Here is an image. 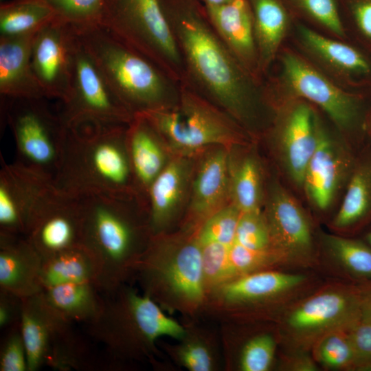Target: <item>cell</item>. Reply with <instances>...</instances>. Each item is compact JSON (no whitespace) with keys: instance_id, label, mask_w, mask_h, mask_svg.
<instances>
[{"instance_id":"1","label":"cell","mask_w":371,"mask_h":371,"mask_svg":"<svg viewBox=\"0 0 371 371\" xmlns=\"http://www.w3.org/2000/svg\"><path fill=\"white\" fill-rule=\"evenodd\" d=\"M166 14L183 57L184 82L233 118L245 121L254 105L258 80L240 65L198 10L182 6Z\"/></svg>"},{"instance_id":"2","label":"cell","mask_w":371,"mask_h":371,"mask_svg":"<svg viewBox=\"0 0 371 371\" xmlns=\"http://www.w3.org/2000/svg\"><path fill=\"white\" fill-rule=\"evenodd\" d=\"M126 128L124 124H91L67 128L54 187L75 196L131 193L134 181Z\"/></svg>"},{"instance_id":"3","label":"cell","mask_w":371,"mask_h":371,"mask_svg":"<svg viewBox=\"0 0 371 371\" xmlns=\"http://www.w3.org/2000/svg\"><path fill=\"white\" fill-rule=\"evenodd\" d=\"M73 27L113 92L133 115L177 103L179 85L150 60L99 24Z\"/></svg>"},{"instance_id":"4","label":"cell","mask_w":371,"mask_h":371,"mask_svg":"<svg viewBox=\"0 0 371 371\" xmlns=\"http://www.w3.org/2000/svg\"><path fill=\"white\" fill-rule=\"evenodd\" d=\"M131 193L79 195L82 216V245L97 267L96 284L103 294L120 286L136 254L139 228L126 205Z\"/></svg>"},{"instance_id":"5","label":"cell","mask_w":371,"mask_h":371,"mask_svg":"<svg viewBox=\"0 0 371 371\" xmlns=\"http://www.w3.org/2000/svg\"><path fill=\"white\" fill-rule=\"evenodd\" d=\"M98 24L174 82H185L183 57L160 0H104Z\"/></svg>"},{"instance_id":"6","label":"cell","mask_w":371,"mask_h":371,"mask_svg":"<svg viewBox=\"0 0 371 371\" xmlns=\"http://www.w3.org/2000/svg\"><path fill=\"white\" fill-rule=\"evenodd\" d=\"M139 114L164 142L184 155L210 146L227 147L240 141L233 117L185 82L179 85L175 104Z\"/></svg>"},{"instance_id":"7","label":"cell","mask_w":371,"mask_h":371,"mask_svg":"<svg viewBox=\"0 0 371 371\" xmlns=\"http://www.w3.org/2000/svg\"><path fill=\"white\" fill-rule=\"evenodd\" d=\"M73 324L47 302L43 291L22 298L20 325L28 371L43 366L62 371L96 367L97 361Z\"/></svg>"},{"instance_id":"8","label":"cell","mask_w":371,"mask_h":371,"mask_svg":"<svg viewBox=\"0 0 371 371\" xmlns=\"http://www.w3.org/2000/svg\"><path fill=\"white\" fill-rule=\"evenodd\" d=\"M6 98L4 118L15 142L14 162L53 182L60 164L67 127L44 98Z\"/></svg>"},{"instance_id":"9","label":"cell","mask_w":371,"mask_h":371,"mask_svg":"<svg viewBox=\"0 0 371 371\" xmlns=\"http://www.w3.org/2000/svg\"><path fill=\"white\" fill-rule=\"evenodd\" d=\"M76 35L71 87L58 112L61 120L67 128L85 124H128L133 115L113 92Z\"/></svg>"},{"instance_id":"10","label":"cell","mask_w":371,"mask_h":371,"mask_svg":"<svg viewBox=\"0 0 371 371\" xmlns=\"http://www.w3.org/2000/svg\"><path fill=\"white\" fill-rule=\"evenodd\" d=\"M25 238L43 260L82 245V216L78 196L53 186L36 206Z\"/></svg>"},{"instance_id":"11","label":"cell","mask_w":371,"mask_h":371,"mask_svg":"<svg viewBox=\"0 0 371 371\" xmlns=\"http://www.w3.org/2000/svg\"><path fill=\"white\" fill-rule=\"evenodd\" d=\"M76 41L74 27L56 17L34 35L31 63L46 98L60 102L66 99L71 87Z\"/></svg>"},{"instance_id":"12","label":"cell","mask_w":371,"mask_h":371,"mask_svg":"<svg viewBox=\"0 0 371 371\" xmlns=\"http://www.w3.org/2000/svg\"><path fill=\"white\" fill-rule=\"evenodd\" d=\"M282 67L283 80L293 93L319 106L340 128L353 124L357 105L350 95L296 54L284 52Z\"/></svg>"},{"instance_id":"13","label":"cell","mask_w":371,"mask_h":371,"mask_svg":"<svg viewBox=\"0 0 371 371\" xmlns=\"http://www.w3.org/2000/svg\"><path fill=\"white\" fill-rule=\"evenodd\" d=\"M0 233L24 236L32 216L53 182L1 157Z\"/></svg>"},{"instance_id":"14","label":"cell","mask_w":371,"mask_h":371,"mask_svg":"<svg viewBox=\"0 0 371 371\" xmlns=\"http://www.w3.org/2000/svg\"><path fill=\"white\" fill-rule=\"evenodd\" d=\"M361 317V300L338 291L319 293L295 307L286 323L296 335L313 336L352 326Z\"/></svg>"},{"instance_id":"15","label":"cell","mask_w":371,"mask_h":371,"mask_svg":"<svg viewBox=\"0 0 371 371\" xmlns=\"http://www.w3.org/2000/svg\"><path fill=\"white\" fill-rule=\"evenodd\" d=\"M212 27L240 65L258 80L260 75L252 10L247 0L205 5Z\"/></svg>"},{"instance_id":"16","label":"cell","mask_w":371,"mask_h":371,"mask_svg":"<svg viewBox=\"0 0 371 371\" xmlns=\"http://www.w3.org/2000/svg\"><path fill=\"white\" fill-rule=\"evenodd\" d=\"M272 243L280 255L304 258L312 249V236L305 214L286 192L275 190L268 203L265 217Z\"/></svg>"},{"instance_id":"17","label":"cell","mask_w":371,"mask_h":371,"mask_svg":"<svg viewBox=\"0 0 371 371\" xmlns=\"http://www.w3.org/2000/svg\"><path fill=\"white\" fill-rule=\"evenodd\" d=\"M42 263L25 236L0 233V289L21 298L41 292Z\"/></svg>"},{"instance_id":"18","label":"cell","mask_w":371,"mask_h":371,"mask_svg":"<svg viewBox=\"0 0 371 371\" xmlns=\"http://www.w3.org/2000/svg\"><path fill=\"white\" fill-rule=\"evenodd\" d=\"M229 198V154L216 146L206 152L199 164L192 186L190 211L206 219L224 207Z\"/></svg>"},{"instance_id":"19","label":"cell","mask_w":371,"mask_h":371,"mask_svg":"<svg viewBox=\"0 0 371 371\" xmlns=\"http://www.w3.org/2000/svg\"><path fill=\"white\" fill-rule=\"evenodd\" d=\"M34 34L0 38L1 96L11 98H46L31 63V47Z\"/></svg>"},{"instance_id":"20","label":"cell","mask_w":371,"mask_h":371,"mask_svg":"<svg viewBox=\"0 0 371 371\" xmlns=\"http://www.w3.org/2000/svg\"><path fill=\"white\" fill-rule=\"evenodd\" d=\"M126 141L134 184L146 196L167 163L163 139L150 122L137 113L127 125Z\"/></svg>"},{"instance_id":"21","label":"cell","mask_w":371,"mask_h":371,"mask_svg":"<svg viewBox=\"0 0 371 371\" xmlns=\"http://www.w3.org/2000/svg\"><path fill=\"white\" fill-rule=\"evenodd\" d=\"M320 127L306 103L295 105L282 127L281 139L288 170L298 184H303L305 172L319 137Z\"/></svg>"},{"instance_id":"22","label":"cell","mask_w":371,"mask_h":371,"mask_svg":"<svg viewBox=\"0 0 371 371\" xmlns=\"http://www.w3.org/2000/svg\"><path fill=\"white\" fill-rule=\"evenodd\" d=\"M190 175L189 161L183 157L167 162L149 186L146 199L150 229L157 232L182 203Z\"/></svg>"},{"instance_id":"23","label":"cell","mask_w":371,"mask_h":371,"mask_svg":"<svg viewBox=\"0 0 371 371\" xmlns=\"http://www.w3.org/2000/svg\"><path fill=\"white\" fill-rule=\"evenodd\" d=\"M143 269L160 271L174 292L184 300L195 303L203 300L205 277L201 247L197 240L181 247L162 270Z\"/></svg>"},{"instance_id":"24","label":"cell","mask_w":371,"mask_h":371,"mask_svg":"<svg viewBox=\"0 0 371 371\" xmlns=\"http://www.w3.org/2000/svg\"><path fill=\"white\" fill-rule=\"evenodd\" d=\"M260 74L276 57L288 27L286 11L280 0H250Z\"/></svg>"},{"instance_id":"25","label":"cell","mask_w":371,"mask_h":371,"mask_svg":"<svg viewBox=\"0 0 371 371\" xmlns=\"http://www.w3.org/2000/svg\"><path fill=\"white\" fill-rule=\"evenodd\" d=\"M42 291L47 302L74 323H89L104 306V294L94 282L67 283Z\"/></svg>"},{"instance_id":"26","label":"cell","mask_w":371,"mask_h":371,"mask_svg":"<svg viewBox=\"0 0 371 371\" xmlns=\"http://www.w3.org/2000/svg\"><path fill=\"white\" fill-rule=\"evenodd\" d=\"M339 179V164L331 141L320 128L319 142L305 172L303 184L308 197L320 210L333 199Z\"/></svg>"},{"instance_id":"27","label":"cell","mask_w":371,"mask_h":371,"mask_svg":"<svg viewBox=\"0 0 371 371\" xmlns=\"http://www.w3.org/2000/svg\"><path fill=\"white\" fill-rule=\"evenodd\" d=\"M304 281L300 274L279 271L252 272L225 284L222 293L232 302L252 301L285 293Z\"/></svg>"},{"instance_id":"28","label":"cell","mask_w":371,"mask_h":371,"mask_svg":"<svg viewBox=\"0 0 371 371\" xmlns=\"http://www.w3.org/2000/svg\"><path fill=\"white\" fill-rule=\"evenodd\" d=\"M96 278L97 267L95 260L82 245L43 260L41 272L43 290L67 283H96Z\"/></svg>"},{"instance_id":"29","label":"cell","mask_w":371,"mask_h":371,"mask_svg":"<svg viewBox=\"0 0 371 371\" xmlns=\"http://www.w3.org/2000/svg\"><path fill=\"white\" fill-rule=\"evenodd\" d=\"M298 32L308 51L337 71L344 74H367L370 71L368 61L354 47L325 37L304 26H300Z\"/></svg>"},{"instance_id":"30","label":"cell","mask_w":371,"mask_h":371,"mask_svg":"<svg viewBox=\"0 0 371 371\" xmlns=\"http://www.w3.org/2000/svg\"><path fill=\"white\" fill-rule=\"evenodd\" d=\"M55 18L43 0H12L0 5V38L36 34Z\"/></svg>"},{"instance_id":"31","label":"cell","mask_w":371,"mask_h":371,"mask_svg":"<svg viewBox=\"0 0 371 371\" xmlns=\"http://www.w3.org/2000/svg\"><path fill=\"white\" fill-rule=\"evenodd\" d=\"M126 295L138 326L150 345L161 336L175 339L185 336L183 328L167 317L148 295H139L131 289L126 290Z\"/></svg>"},{"instance_id":"32","label":"cell","mask_w":371,"mask_h":371,"mask_svg":"<svg viewBox=\"0 0 371 371\" xmlns=\"http://www.w3.org/2000/svg\"><path fill=\"white\" fill-rule=\"evenodd\" d=\"M260 171L252 157L233 164L229 157V199L241 213L260 211Z\"/></svg>"},{"instance_id":"33","label":"cell","mask_w":371,"mask_h":371,"mask_svg":"<svg viewBox=\"0 0 371 371\" xmlns=\"http://www.w3.org/2000/svg\"><path fill=\"white\" fill-rule=\"evenodd\" d=\"M371 205V175L359 170L352 177L341 207L333 224L343 228L360 220Z\"/></svg>"},{"instance_id":"34","label":"cell","mask_w":371,"mask_h":371,"mask_svg":"<svg viewBox=\"0 0 371 371\" xmlns=\"http://www.w3.org/2000/svg\"><path fill=\"white\" fill-rule=\"evenodd\" d=\"M315 356L319 362L330 368L356 366L355 352L349 334L344 328L323 335L315 346Z\"/></svg>"},{"instance_id":"35","label":"cell","mask_w":371,"mask_h":371,"mask_svg":"<svg viewBox=\"0 0 371 371\" xmlns=\"http://www.w3.org/2000/svg\"><path fill=\"white\" fill-rule=\"evenodd\" d=\"M327 245L335 258L351 273L371 278V249L357 240L336 236L326 237Z\"/></svg>"},{"instance_id":"36","label":"cell","mask_w":371,"mask_h":371,"mask_svg":"<svg viewBox=\"0 0 371 371\" xmlns=\"http://www.w3.org/2000/svg\"><path fill=\"white\" fill-rule=\"evenodd\" d=\"M240 214L232 203L225 205L205 220L197 241L201 245L210 243L231 245L235 240Z\"/></svg>"},{"instance_id":"37","label":"cell","mask_w":371,"mask_h":371,"mask_svg":"<svg viewBox=\"0 0 371 371\" xmlns=\"http://www.w3.org/2000/svg\"><path fill=\"white\" fill-rule=\"evenodd\" d=\"M58 20L76 27L98 25L104 0H43Z\"/></svg>"},{"instance_id":"38","label":"cell","mask_w":371,"mask_h":371,"mask_svg":"<svg viewBox=\"0 0 371 371\" xmlns=\"http://www.w3.org/2000/svg\"><path fill=\"white\" fill-rule=\"evenodd\" d=\"M230 246L219 243L201 245L205 280L209 283L225 284L237 278L229 260Z\"/></svg>"},{"instance_id":"39","label":"cell","mask_w":371,"mask_h":371,"mask_svg":"<svg viewBox=\"0 0 371 371\" xmlns=\"http://www.w3.org/2000/svg\"><path fill=\"white\" fill-rule=\"evenodd\" d=\"M235 242L251 249L267 251L272 244L269 226L260 211L241 213Z\"/></svg>"},{"instance_id":"40","label":"cell","mask_w":371,"mask_h":371,"mask_svg":"<svg viewBox=\"0 0 371 371\" xmlns=\"http://www.w3.org/2000/svg\"><path fill=\"white\" fill-rule=\"evenodd\" d=\"M1 344V371H28L27 351L20 323L6 330Z\"/></svg>"},{"instance_id":"41","label":"cell","mask_w":371,"mask_h":371,"mask_svg":"<svg viewBox=\"0 0 371 371\" xmlns=\"http://www.w3.org/2000/svg\"><path fill=\"white\" fill-rule=\"evenodd\" d=\"M276 343L269 335H261L249 340L244 346L240 357L243 371H267L275 354Z\"/></svg>"},{"instance_id":"42","label":"cell","mask_w":371,"mask_h":371,"mask_svg":"<svg viewBox=\"0 0 371 371\" xmlns=\"http://www.w3.org/2000/svg\"><path fill=\"white\" fill-rule=\"evenodd\" d=\"M229 256L237 277L255 272L274 258L269 250L251 249L235 241L229 247Z\"/></svg>"},{"instance_id":"43","label":"cell","mask_w":371,"mask_h":371,"mask_svg":"<svg viewBox=\"0 0 371 371\" xmlns=\"http://www.w3.org/2000/svg\"><path fill=\"white\" fill-rule=\"evenodd\" d=\"M301 7L330 32L343 36L344 30L335 0H297Z\"/></svg>"},{"instance_id":"44","label":"cell","mask_w":371,"mask_h":371,"mask_svg":"<svg viewBox=\"0 0 371 371\" xmlns=\"http://www.w3.org/2000/svg\"><path fill=\"white\" fill-rule=\"evenodd\" d=\"M355 356L356 368H371V321L357 322L348 332Z\"/></svg>"},{"instance_id":"45","label":"cell","mask_w":371,"mask_h":371,"mask_svg":"<svg viewBox=\"0 0 371 371\" xmlns=\"http://www.w3.org/2000/svg\"><path fill=\"white\" fill-rule=\"evenodd\" d=\"M22 298L0 289V328L6 330L20 323Z\"/></svg>"},{"instance_id":"46","label":"cell","mask_w":371,"mask_h":371,"mask_svg":"<svg viewBox=\"0 0 371 371\" xmlns=\"http://www.w3.org/2000/svg\"><path fill=\"white\" fill-rule=\"evenodd\" d=\"M181 359L192 371H209L212 368L210 355L207 348L199 344L186 346L181 352Z\"/></svg>"},{"instance_id":"47","label":"cell","mask_w":371,"mask_h":371,"mask_svg":"<svg viewBox=\"0 0 371 371\" xmlns=\"http://www.w3.org/2000/svg\"><path fill=\"white\" fill-rule=\"evenodd\" d=\"M354 15L362 34L371 39V0L358 3L354 8Z\"/></svg>"},{"instance_id":"48","label":"cell","mask_w":371,"mask_h":371,"mask_svg":"<svg viewBox=\"0 0 371 371\" xmlns=\"http://www.w3.org/2000/svg\"><path fill=\"white\" fill-rule=\"evenodd\" d=\"M293 366L291 367L295 370H315L316 368L314 363L307 357H301L293 361Z\"/></svg>"},{"instance_id":"49","label":"cell","mask_w":371,"mask_h":371,"mask_svg":"<svg viewBox=\"0 0 371 371\" xmlns=\"http://www.w3.org/2000/svg\"><path fill=\"white\" fill-rule=\"evenodd\" d=\"M361 317L362 321H371V295L361 300Z\"/></svg>"},{"instance_id":"50","label":"cell","mask_w":371,"mask_h":371,"mask_svg":"<svg viewBox=\"0 0 371 371\" xmlns=\"http://www.w3.org/2000/svg\"><path fill=\"white\" fill-rule=\"evenodd\" d=\"M205 5H221L228 3L234 0H203Z\"/></svg>"},{"instance_id":"51","label":"cell","mask_w":371,"mask_h":371,"mask_svg":"<svg viewBox=\"0 0 371 371\" xmlns=\"http://www.w3.org/2000/svg\"><path fill=\"white\" fill-rule=\"evenodd\" d=\"M368 242L371 246V233H370L368 236Z\"/></svg>"}]
</instances>
